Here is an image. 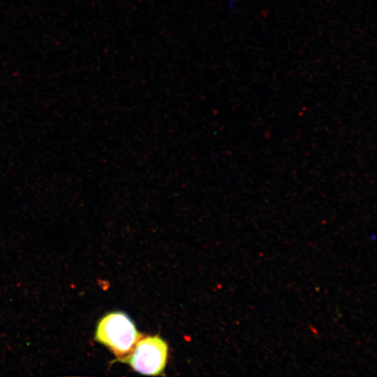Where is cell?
Returning <instances> with one entry per match:
<instances>
[{
    "instance_id": "2",
    "label": "cell",
    "mask_w": 377,
    "mask_h": 377,
    "mask_svg": "<svg viewBox=\"0 0 377 377\" xmlns=\"http://www.w3.org/2000/svg\"><path fill=\"white\" fill-rule=\"evenodd\" d=\"M168 347L158 336L139 339L132 352L124 360L137 372L146 375H158L164 369Z\"/></svg>"
},
{
    "instance_id": "1",
    "label": "cell",
    "mask_w": 377,
    "mask_h": 377,
    "mask_svg": "<svg viewBox=\"0 0 377 377\" xmlns=\"http://www.w3.org/2000/svg\"><path fill=\"white\" fill-rule=\"evenodd\" d=\"M132 320L124 313L112 312L98 322L95 339L106 346L119 358L124 360L140 339Z\"/></svg>"
}]
</instances>
